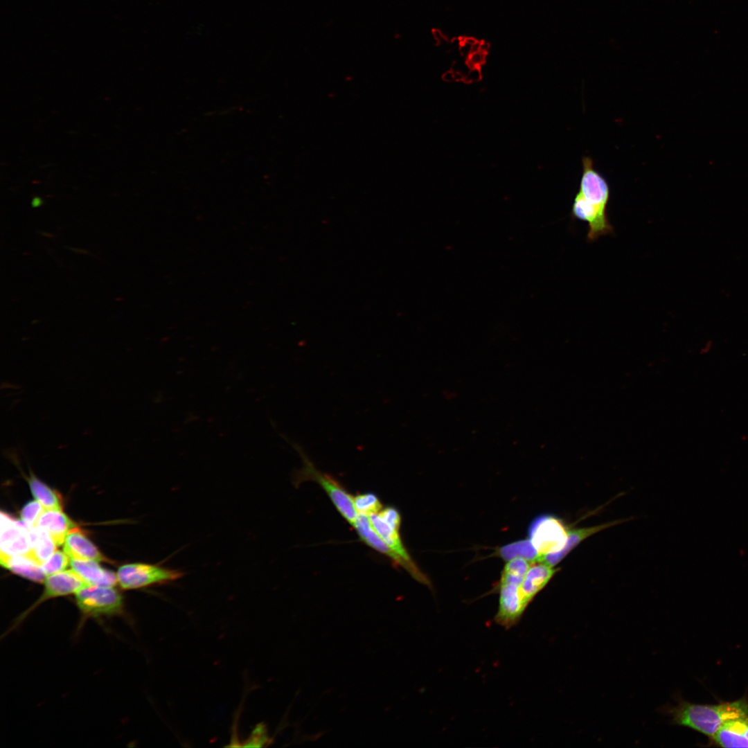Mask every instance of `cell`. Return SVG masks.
<instances>
[{
    "label": "cell",
    "mask_w": 748,
    "mask_h": 748,
    "mask_svg": "<svg viewBox=\"0 0 748 748\" xmlns=\"http://www.w3.org/2000/svg\"><path fill=\"white\" fill-rule=\"evenodd\" d=\"M481 78V72L479 67L470 68L464 75L463 80L467 83L475 82Z\"/></svg>",
    "instance_id": "26"
},
{
    "label": "cell",
    "mask_w": 748,
    "mask_h": 748,
    "mask_svg": "<svg viewBox=\"0 0 748 748\" xmlns=\"http://www.w3.org/2000/svg\"><path fill=\"white\" fill-rule=\"evenodd\" d=\"M712 738L722 747H748V715L726 722Z\"/></svg>",
    "instance_id": "14"
},
{
    "label": "cell",
    "mask_w": 748,
    "mask_h": 748,
    "mask_svg": "<svg viewBox=\"0 0 748 748\" xmlns=\"http://www.w3.org/2000/svg\"><path fill=\"white\" fill-rule=\"evenodd\" d=\"M30 553L40 564L44 563L56 551V543L48 531L37 526L28 527Z\"/></svg>",
    "instance_id": "19"
},
{
    "label": "cell",
    "mask_w": 748,
    "mask_h": 748,
    "mask_svg": "<svg viewBox=\"0 0 748 748\" xmlns=\"http://www.w3.org/2000/svg\"><path fill=\"white\" fill-rule=\"evenodd\" d=\"M1 553L9 555H29L30 553L28 526L23 521L14 519L1 513Z\"/></svg>",
    "instance_id": "10"
},
{
    "label": "cell",
    "mask_w": 748,
    "mask_h": 748,
    "mask_svg": "<svg viewBox=\"0 0 748 748\" xmlns=\"http://www.w3.org/2000/svg\"><path fill=\"white\" fill-rule=\"evenodd\" d=\"M42 203H43L42 199L40 197H35L32 199L31 205H32L33 207L36 208V207L40 206L42 204Z\"/></svg>",
    "instance_id": "28"
},
{
    "label": "cell",
    "mask_w": 748,
    "mask_h": 748,
    "mask_svg": "<svg viewBox=\"0 0 748 748\" xmlns=\"http://www.w3.org/2000/svg\"><path fill=\"white\" fill-rule=\"evenodd\" d=\"M498 554L506 560L522 558L532 563L537 562L540 557L530 539L506 544L499 549Z\"/></svg>",
    "instance_id": "20"
},
{
    "label": "cell",
    "mask_w": 748,
    "mask_h": 748,
    "mask_svg": "<svg viewBox=\"0 0 748 748\" xmlns=\"http://www.w3.org/2000/svg\"><path fill=\"white\" fill-rule=\"evenodd\" d=\"M672 723L691 728L713 737L727 721L748 715L745 699L717 705L694 704L680 700L675 706L666 708Z\"/></svg>",
    "instance_id": "1"
},
{
    "label": "cell",
    "mask_w": 748,
    "mask_h": 748,
    "mask_svg": "<svg viewBox=\"0 0 748 748\" xmlns=\"http://www.w3.org/2000/svg\"><path fill=\"white\" fill-rule=\"evenodd\" d=\"M293 446L303 462L302 467L295 473L294 483L299 484L305 481L317 483L326 492L339 514L353 526L359 515L355 507L354 497L334 477L318 470L301 446L296 444Z\"/></svg>",
    "instance_id": "2"
},
{
    "label": "cell",
    "mask_w": 748,
    "mask_h": 748,
    "mask_svg": "<svg viewBox=\"0 0 748 748\" xmlns=\"http://www.w3.org/2000/svg\"><path fill=\"white\" fill-rule=\"evenodd\" d=\"M70 564V558L64 551L56 550L52 555L42 564L46 576L65 570Z\"/></svg>",
    "instance_id": "23"
},
{
    "label": "cell",
    "mask_w": 748,
    "mask_h": 748,
    "mask_svg": "<svg viewBox=\"0 0 748 748\" xmlns=\"http://www.w3.org/2000/svg\"><path fill=\"white\" fill-rule=\"evenodd\" d=\"M558 570L542 562H533L520 587L522 600L526 608Z\"/></svg>",
    "instance_id": "11"
},
{
    "label": "cell",
    "mask_w": 748,
    "mask_h": 748,
    "mask_svg": "<svg viewBox=\"0 0 748 748\" xmlns=\"http://www.w3.org/2000/svg\"><path fill=\"white\" fill-rule=\"evenodd\" d=\"M75 602L86 618L116 616L123 609V597L113 587L88 584L75 593Z\"/></svg>",
    "instance_id": "3"
},
{
    "label": "cell",
    "mask_w": 748,
    "mask_h": 748,
    "mask_svg": "<svg viewBox=\"0 0 748 748\" xmlns=\"http://www.w3.org/2000/svg\"><path fill=\"white\" fill-rule=\"evenodd\" d=\"M70 565L89 585L114 587L118 582L116 574L100 567L97 561L70 558Z\"/></svg>",
    "instance_id": "16"
},
{
    "label": "cell",
    "mask_w": 748,
    "mask_h": 748,
    "mask_svg": "<svg viewBox=\"0 0 748 748\" xmlns=\"http://www.w3.org/2000/svg\"><path fill=\"white\" fill-rule=\"evenodd\" d=\"M433 35H434L435 39L438 41V42H442L444 40H445V36L443 35L442 32L440 30H434V32H433Z\"/></svg>",
    "instance_id": "27"
},
{
    "label": "cell",
    "mask_w": 748,
    "mask_h": 748,
    "mask_svg": "<svg viewBox=\"0 0 748 748\" xmlns=\"http://www.w3.org/2000/svg\"><path fill=\"white\" fill-rule=\"evenodd\" d=\"M354 504L359 514L368 516L379 513L383 508L382 504L377 496L371 492L355 495Z\"/></svg>",
    "instance_id": "22"
},
{
    "label": "cell",
    "mask_w": 748,
    "mask_h": 748,
    "mask_svg": "<svg viewBox=\"0 0 748 748\" xmlns=\"http://www.w3.org/2000/svg\"><path fill=\"white\" fill-rule=\"evenodd\" d=\"M373 528L386 543L406 563L407 571L418 582L430 586L428 578L418 568L404 546L400 535V528H393L385 522L378 515H369Z\"/></svg>",
    "instance_id": "8"
},
{
    "label": "cell",
    "mask_w": 748,
    "mask_h": 748,
    "mask_svg": "<svg viewBox=\"0 0 748 748\" xmlns=\"http://www.w3.org/2000/svg\"><path fill=\"white\" fill-rule=\"evenodd\" d=\"M571 217L588 224L587 240L594 242L600 236L612 234L614 228L607 213L588 202L580 193H577L571 207Z\"/></svg>",
    "instance_id": "9"
},
{
    "label": "cell",
    "mask_w": 748,
    "mask_h": 748,
    "mask_svg": "<svg viewBox=\"0 0 748 748\" xmlns=\"http://www.w3.org/2000/svg\"><path fill=\"white\" fill-rule=\"evenodd\" d=\"M63 550L70 558L107 561L97 547L76 527L66 535Z\"/></svg>",
    "instance_id": "15"
},
{
    "label": "cell",
    "mask_w": 748,
    "mask_h": 748,
    "mask_svg": "<svg viewBox=\"0 0 748 748\" xmlns=\"http://www.w3.org/2000/svg\"><path fill=\"white\" fill-rule=\"evenodd\" d=\"M28 483L33 497L45 509L62 510V504L57 493L38 479L32 472L28 479Z\"/></svg>",
    "instance_id": "21"
},
{
    "label": "cell",
    "mask_w": 748,
    "mask_h": 748,
    "mask_svg": "<svg viewBox=\"0 0 748 748\" xmlns=\"http://www.w3.org/2000/svg\"><path fill=\"white\" fill-rule=\"evenodd\" d=\"M359 538L368 546L390 558L395 566L401 567L407 571L405 562L395 553L382 539L373 528L368 515L359 514L352 526Z\"/></svg>",
    "instance_id": "12"
},
{
    "label": "cell",
    "mask_w": 748,
    "mask_h": 748,
    "mask_svg": "<svg viewBox=\"0 0 748 748\" xmlns=\"http://www.w3.org/2000/svg\"><path fill=\"white\" fill-rule=\"evenodd\" d=\"M568 532L563 522L553 515L537 517L528 528L530 540L540 557L561 551L565 545Z\"/></svg>",
    "instance_id": "5"
},
{
    "label": "cell",
    "mask_w": 748,
    "mask_h": 748,
    "mask_svg": "<svg viewBox=\"0 0 748 748\" xmlns=\"http://www.w3.org/2000/svg\"><path fill=\"white\" fill-rule=\"evenodd\" d=\"M44 583V589L42 594L34 604L17 618L6 633L16 628L32 611L42 603L51 598L75 594L88 585L73 569L47 576Z\"/></svg>",
    "instance_id": "6"
},
{
    "label": "cell",
    "mask_w": 748,
    "mask_h": 748,
    "mask_svg": "<svg viewBox=\"0 0 748 748\" xmlns=\"http://www.w3.org/2000/svg\"><path fill=\"white\" fill-rule=\"evenodd\" d=\"M582 172L578 193L590 204L606 211L609 199V187L605 177L598 172L589 156L582 159Z\"/></svg>",
    "instance_id": "7"
},
{
    "label": "cell",
    "mask_w": 748,
    "mask_h": 748,
    "mask_svg": "<svg viewBox=\"0 0 748 748\" xmlns=\"http://www.w3.org/2000/svg\"><path fill=\"white\" fill-rule=\"evenodd\" d=\"M37 526L48 531L57 546L64 544L66 535L75 527L68 516L58 509H45Z\"/></svg>",
    "instance_id": "18"
},
{
    "label": "cell",
    "mask_w": 748,
    "mask_h": 748,
    "mask_svg": "<svg viewBox=\"0 0 748 748\" xmlns=\"http://www.w3.org/2000/svg\"><path fill=\"white\" fill-rule=\"evenodd\" d=\"M486 54L481 51L471 53L465 62L469 69L482 65L486 60Z\"/></svg>",
    "instance_id": "25"
},
{
    "label": "cell",
    "mask_w": 748,
    "mask_h": 748,
    "mask_svg": "<svg viewBox=\"0 0 748 748\" xmlns=\"http://www.w3.org/2000/svg\"><path fill=\"white\" fill-rule=\"evenodd\" d=\"M117 580L125 589H134L153 585L167 584L184 576L178 569L166 568L154 564L132 563L120 567Z\"/></svg>",
    "instance_id": "4"
},
{
    "label": "cell",
    "mask_w": 748,
    "mask_h": 748,
    "mask_svg": "<svg viewBox=\"0 0 748 748\" xmlns=\"http://www.w3.org/2000/svg\"><path fill=\"white\" fill-rule=\"evenodd\" d=\"M488 48H489V45H488V43H486L485 42H481L480 51L487 53Z\"/></svg>",
    "instance_id": "29"
},
{
    "label": "cell",
    "mask_w": 748,
    "mask_h": 748,
    "mask_svg": "<svg viewBox=\"0 0 748 748\" xmlns=\"http://www.w3.org/2000/svg\"><path fill=\"white\" fill-rule=\"evenodd\" d=\"M45 508L37 501H31L27 503L21 509V518L28 527L37 526L38 519Z\"/></svg>",
    "instance_id": "24"
},
{
    "label": "cell",
    "mask_w": 748,
    "mask_h": 748,
    "mask_svg": "<svg viewBox=\"0 0 748 748\" xmlns=\"http://www.w3.org/2000/svg\"><path fill=\"white\" fill-rule=\"evenodd\" d=\"M0 563L10 571L36 582H44L47 576L42 564L30 555H9L1 553Z\"/></svg>",
    "instance_id": "17"
},
{
    "label": "cell",
    "mask_w": 748,
    "mask_h": 748,
    "mask_svg": "<svg viewBox=\"0 0 748 748\" xmlns=\"http://www.w3.org/2000/svg\"><path fill=\"white\" fill-rule=\"evenodd\" d=\"M623 520H616L594 526L576 528L569 530L564 548L558 552L540 557L537 562H542L550 566L555 567L570 551L585 539L609 527L619 524Z\"/></svg>",
    "instance_id": "13"
}]
</instances>
